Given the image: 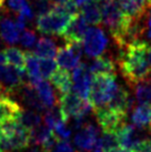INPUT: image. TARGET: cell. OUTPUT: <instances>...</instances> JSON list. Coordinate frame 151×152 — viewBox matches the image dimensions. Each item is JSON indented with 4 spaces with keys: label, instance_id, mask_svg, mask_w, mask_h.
Listing matches in <instances>:
<instances>
[{
    "label": "cell",
    "instance_id": "13",
    "mask_svg": "<svg viewBox=\"0 0 151 152\" xmlns=\"http://www.w3.org/2000/svg\"><path fill=\"white\" fill-rule=\"evenodd\" d=\"M87 22L82 16L78 13L69 22L67 29L65 30L62 37L66 42H81L84 38V34L89 29Z\"/></svg>",
    "mask_w": 151,
    "mask_h": 152
},
{
    "label": "cell",
    "instance_id": "28",
    "mask_svg": "<svg viewBox=\"0 0 151 152\" xmlns=\"http://www.w3.org/2000/svg\"><path fill=\"white\" fill-rule=\"evenodd\" d=\"M39 64H40V72H41V77L43 79H50L54 76L57 70H58V64L52 58H43V59H39Z\"/></svg>",
    "mask_w": 151,
    "mask_h": 152
},
{
    "label": "cell",
    "instance_id": "14",
    "mask_svg": "<svg viewBox=\"0 0 151 152\" xmlns=\"http://www.w3.org/2000/svg\"><path fill=\"white\" fill-rule=\"evenodd\" d=\"M19 93H20V98L22 102L27 107H29L37 112H41L46 109V107L43 106V103L39 98V94H38L36 88L30 82H27L22 86L19 89Z\"/></svg>",
    "mask_w": 151,
    "mask_h": 152
},
{
    "label": "cell",
    "instance_id": "37",
    "mask_svg": "<svg viewBox=\"0 0 151 152\" xmlns=\"http://www.w3.org/2000/svg\"><path fill=\"white\" fill-rule=\"evenodd\" d=\"M147 30H148V38L151 39V8L149 10V13H148V20H147Z\"/></svg>",
    "mask_w": 151,
    "mask_h": 152
},
{
    "label": "cell",
    "instance_id": "32",
    "mask_svg": "<svg viewBox=\"0 0 151 152\" xmlns=\"http://www.w3.org/2000/svg\"><path fill=\"white\" fill-rule=\"evenodd\" d=\"M28 4V0H4V8L16 13H19Z\"/></svg>",
    "mask_w": 151,
    "mask_h": 152
},
{
    "label": "cell",
    "instance_id": "3",
    "mask_svg": "<svg viewBox=\"0 0 151 152\" xmlns=\"http://www.w3.org/2000/svg\"><path fill=\"white\" fill-rule=\"evenodd\" d=\"M118 86L114 75H100L95 76L91 86V92L89 100L93 109L107 107L117 92Z\"/></svg>",
    "mask_w": 151,
    "mask_h": 152
},
{
    "label": "cell",
    "instance_id": "36",
    "mask_svg": "<svg viewBox=\"0 0 151 152\" xmlns=\"http://www.w3.org/2000/svg\"><path fill=\"white\" fill-rule=\"evenodd\" d=\"M71 1L78 8H81V7H84V4H89V2H92V1H96V0H71Z\"/></svg>",
    "mask_w": 151,
    "mask_h": 152
},
{
    "label": "cell",
    "instance_id": "5",
    "mask_svg": "<svg viewBox=\"0 0 151 152\" xmlns=\"http://www.w3.org/2000/svg\"><path fill=\"white\" fill-rule=\"evenodd\" d=\"M92 73L90 68L86 64H79L72 72V92L84 100H89L91 86H92Z\"/></svg>",
    "mask_w": 151,
    "mask_h": 152
},
{
    "label": "cell",
    "instance_id": "29",
    "mask_svg": "<svg viewBox=\"0 0 151 152\" xmlns=\"http://www.w3.org/2000/svg\"><path fill=\"white\" fill-rule=\"evenodd\" d=\"M54 134L57 140H61V141H67L71 137V129L67 127L66 120L59 121L54 127Z\"/></svg>",
    "mask_w": 151,
    "mask_h": 152
},
{
    "label": "cell",
    "instance_id": "18",
    "mask_svg": "<svg viewBox=\"0 0 151 152\" xmlns=\"http://www.w3.org/2000/svg\"><path fill=\"white\" fill-rule=\"evenodd\" d=\"M131 122L138 129H144L151 124V106L139 104L131 113Z\"/></svg>",
    "mask_w": 151,
    "mask_h": 152
},
{
    "label": "cell",
    "instance_id": "26",
    "mask_svg": "<svg viewBox=\"0 0 151 152\" xmlns=\"http://www.w3.org/2000/svg\"><path fill=\"white\" fill-rule=\"evenodd\" d=\"M42 121L41 115L34 110H22L20 117H19V122L28 130H34V128L40 126Z\"/></svg>",
    "mask_w": 151,
    "mask_h": 152
},
{
    "label": "cell",
    "instance_id": "41",
    "mask_svg": "<svg viewBox=\"0 0 151 152\" xmlns=\"http://www.w3.org/2000/svg\"><path fill=\"white\" fill-rule=\"evenodd\" d=\"M92 152H103V151H102V150H101L100 148H98V147H97L96 149H93Z\"/></svg>",
    "mask_w": 151,
    "mask_h": 152
},
{
    "label": "cell",
    "instance_id": "31",
    "mask_svg": "<svg viewBox=\"0 0 151 152\" xmlns=\"http://www.w3.org/2000/svg\"><path fill=\"white\" fill-rule=\"evenodd\" d=\"M20 41L21 46L26 48V49H31L36 47L37 45V36L32 30H25L22 34L20 36Z\"/></svg>",
    "mask_w": 151,
    "mask_h": 152
},
{
    "label": "cell",
    "instance_id": "34",
    "mask_svg": "<svg viewBox=\"0 0 151 152\" xmlns=\"http://www.w3.org/2000/svg\"><path fill=\"white\" fill-rule=\"evenodd\" d=\"M133 152H151V139H143Z\"/></svg>",
    "mask_w": 151,
    "mask_h": 152
},
{
    "label": "cell",
    "instance_id": "40",
    "mask_svg": "<svg viewBox=\"0 0 151 152\" xmlns=\"http://www.w3.org/2000/svg\"><path fill=\"white\" fill-rule=\"evenodd\" d=\"M55 4H62V2H65V1H67V0H52Z\"/></svg>",
    "mask_w": 151,
    "mask_h": 152
},
{
    "label": "cell",
    "instance_id": "10",
    "mask_svg": "<svg viewBox=\"0 0 151 152\" xmlns=\"http://www.w3.org/2000/svg\"><path fill=\"white\" fill-rule=\"evenodd\" d=\"M117 138L120 147L131 152H133L136 148L141 143V141L146 139L142 138L141 129H138L132 124H127V123L117 132Z\"/></svg>",
    "mask_w": 151,
    "mask_h": 152
},
{
    "label": "cell",
    "instance_id": "16",
    "mask_svg": "<svg viewBox=\"0 0 151 152\" xmlns=\"http://www.w3.org/2000/svg\"><path fill=\"white\" fill-rule=\"evenodd\" d=\"M0 37L7 45H15L20 39V29L17 27L16 21L9 18L0 20Z\"/></svg>",
    "mask_w": 151,
    "mask_h": 152
},
{
    "label": "cell",
    "instance_id": "42",
    "mask_svg": "<svg viewBox=\"0 0 151 152\" xmlns=\"http://www.w3.org/2000/svg\"><path fill=\"white\" fill-rule=\"evenodd\" d=\"M0 143H1V130H0ZM0 152H4L1 150V144H0Z\"/></svg>",
    "mask_w": 151,
    "mask_h": 152
},
{
    "label": "cell",
    "instance_id": "25",
    "mask_svg": "<svg viewBox=\"0 0 151 152\" xmlns=\"http://www.w3.org/2000/svg\"><path fill=\"white\" fill-rule=\"evenodd\" d=\"M4 53L6 57V61L9 64H11L16 68H19V69H25L27 53H25L23 51H21L18 48H15V47L6 48L4 50Z\"/></svg>",
    "mask_w": 151,
    "mask_h": 152
},
{
    "label": "cell",
    "instance_id": "20",
    "mask_svg": "<svg viewBox=\"0 0 151 152\" xmlns=\"http://www.w3.org/2000/svg\"><path fill=\"white\" fill-rule=\"evenodd\" d=\"M26 64L25 70L31 85H34L36 82L41 80V72H40V64L39 58L34 52H26Z\"/></svg>",
    "mask_w": 151,
    "mask_h": 152
},
{
    "label": "cell",
    "instance_id": "24",
    "mask_svg": "<svg viewBox=\"0 0 151 152\" xmlns=\"http://www.w3.org/2000/svg\"><path fill=\"white\" fill-rule=\"evenodd\" d=\"M134 96L139 104L151 106V79L143 80L134 85Z\"/></svg>",
    "mask_w": 151,
    "mask_h": 152
},
{
    "label": "cell",
    "instance_id": "7",
    "mask_svg": "<svg viewBox=\"0 0 151 152\" xmlns=\"http://www.w3.org/2000/svg\"><path fill=\"white\" fill-rule=\"evenodd\" d=\"M95 112H96L97 121L102 128L103 132L117 133L126 124L127 114L114 111L110 109L109 107L95 109Z\"/></svg>",
    "mask_w": 151,
    "mask_h": 152
},
{
    "label": "cell",
    "instance_id": "15",
    "mask_svg": "<svg viewBox=\"0 0 151 152\" xmlns=\"http://www.w3.org/2000/svg\"><path fill=\"white\" fill-rule=\"evenodd\" d=\"M133 99L130 97L129 92L125 88L119 86L116 94L113 96L112 100L107 107H109L110 109L118 111L120 113L127 114L131 109V107L133 106Z\"/></svg>",
    "mask_w": 151,
    "mask_h": 152
},
{
    "label": "cell",
    "instance_id": "2",
    "mask_svg": "<svg viewBox=\"0 0 151 152\" xmlns=\"http://www.w3.org/2000/svg\"><path fill=\"white\" fill-rule=\"evenodd\" d=\"M78 15V7L71 0L62 4H55L50 12L37 19V29L43 34L62 36L71 19Z\"/></svg>",
    "mask_w": 151,
    "mask_h": 152
},
{
    "label": "cell",
    "instance_id": "1",
    "mask_svg": "<svg viewBox=\"0 0 151 152\" xmlns=\"http://www.w3.org/2000/svg\"><path fill=\"white\" fill-rule=\"evenodd\" d=\"M119 67L123 78L131 85L149 79L151 76V45L141 40L127 45L122 48L119 57Z\"/></svg>",
    "mask_w": 151,
    "mask_h": 152
},
{
    "label": "cell",
    "instance_id": "21",
    "mask_svg": "<svg viewBox=\"0 0 151 152\" xmlns=\"http://www.w3.org/2000/svg\"><path fill=\"white\" fill-rule=\"evenodd\" d=\"M89 68L93 76L114 75L116 64H114V61L109 57H98L93 60V62Z\"/></svg>",
    "mask_w": 151,
    "mask_h": 152
},
{
    "label": "cell",
    "instance_id": "17",
    "mask_svg": "<svg viewBox=\"0 0 151 152\" xmlns=\"http://www.w3.org/2000/svg\"><path fill=\"white\" fill-rule=\"evenodd\" d=\"M37 90L38 94H39V98L41 102L43 103V106L46 108H52L58 104V100L55 96V92L52 90V87L51 85L46 80H40L36 82L34 85H32Z\"/></svg>",
    "mask_w": 151,
    "mask_h": 152
},
{
    "label": "cell",
    "instance_id": "12",
    "mask_svg": "<svg viewBox=\"0 0 151 152\" xmlns=\"http://www.w3.org/2000/svg\"><path fill=\"white\" fill-rule=\"evenodd\" d=\"M22 108L12 94L0 93V123L9 120H19Z\"/></svg>",
    "mask_w": 151,
    "mask_h": 152
},
{
    "label": "cell",
    "instance_id": "38",
    "mask_svg": "<svg viewBox=\"0 0 151 152\" xmlns=\"http://www.w3.org/2000/svg\"><path fill=\"white\" fill-rule=\"evenodd\" d=\"M25 152H45L42 150L41 147H39V145H34L32 148H29V149H26Z\"/></svg>",
    "mask_w": 151,
    "mask_h": 152
},
{
    "label": "cell",
    "instance_id": "22",
    "mask_svg": "<svg viewBox=\"0 0 151 152\" xmlns=\"http://www.w3.org/2000/svg\"><path fill=\"white\" fill-rule=\"evenodd\" d=\"M57 47L54 40H51L50 38H40L37 41V45L34 47V55L37 56L38 58L43 59V58H52L57 56Z\"/></svg>",
    "mask_w": 151,
    "mask_h": 152
},
{
    "label": "cell",
    "instance_id": "4",
    "mask_svg": "<svg viewBox=\"0 0 151 152\" xmlns=\"http://www.w3.org/2000/svg\"><path fill=\"white\" fill-rule=\"evenodd\" d=\"M58 106L66 121H68L70 118H72L73 120L75 119L86 120L87 115L93 109V106L91 104L90 100H84L72 91L65 94H60Z\"/></svg>",
    "mask_w": 151,
    "mask_h": 152
},
{
    "label": "cell",
    "instance_id": "11",
    "mask_svg": "<svg viewBox=\"0 0 151 152\" xmlns=\"http://www.w3.org/2000/svg\"><path fill=\"white\" fill-rule=\"evenodd\" d=\"M117 2L131 20H142L151 8V0H117Z\"/></svg>",
    "mask_w": 151,
    "mask_h": 152
},
{
    "label": "cell",
    "instance_id": "27",
    "mask_svg": "<svg viewBox=\"0 0 151 152\" xmlns=\"http://www.w3.org/2000/svg\"><path fill=\"white\" fill-rule=\"evenodd\" d=\"M61 120H65V118H63L62 112H61V110H60L58 104L50 108L48 111H46L45 115H43L45 124L48 126L49 128H51V129L55 127L59 121H61Z\"/></svg>",
    "mask_w": 151,
    "mask_h": 152
},
{
    "label": "cell",
    "instance_id": "39",
    "mask_svg": "<svg viewBox=\"0 0 151 152\" xmlns=\"http://www.w3.org/2000/svg\"><path fill=\"white\" fill-rule=\"evenodd\" d=\"M4 10V0H0V15H1V12Z\"/></svg>",
    "mask_w": 151,
    "mask_h": 152
},
{
    "label": "cell",
    "instance_id": "6",
    "mask_svg": "<svg viewBox=\"0 0 151 152\" xmlns=\"http://www.w3.org/2000/svg\"><path fill=\"white\" fill-rule=\"evenodd\" d=\"M82 41L84 52L91 58L100 57L108 47V39L106 37V34L98 27L89 28Z\"/></svg>",
    "mask_w": 151,
    "mask_h": 152
},
{
    "label": "cell",
    "instance_id": "9",
    "mask_svg": "<svg viewBox=\"0 0 151 152\" xmlns=\"http://www.w3.org/2000/svg\"><path fill=\"white\" fill-rule=\"evenodd\" d=\"M99 140V131L92 123H86L75 137V144L81 152L92 151Z\"/></svg>",
    "mask_w": 151,
    "mask_h": 152
},
{
    "label": "cell",
    "instance_id": "33",
    "mask_svg": "<svg viewBox=\"0 0 151 152\" xmlns=\"http://www.w3.org/2000/svg\"><path fill=\"white\" fill-rule=\"evenodd\" d=\"M51 152H76L73 147L68 141H61L56 144Z\"/></svg>",
    "mask_w": 151,
    "mask_h": 152
},
{
    "label": "cell",
    "instance_id": "8",
    "mask_svg": "<svg viewBox=\"0 0 151 152\" xmlns=\"http://www.w3.org/2000/svg\"><path fill=\"white\" fill-rule=\"evenodd\" d=\"M84 46L81 42H66L57 51V64L61 69L72 70L80 64Z\"/></svg>",
    "mask_w": 151,
    "mask_h": 152
},
{
    "label": "cell",
    "instance_id": "35",
    "mask_svg": "<svg viewBox=\"0 0 151 152\" xmlns=\"http://www.w3.org/2000/svg\"><path fill=\"white\" fill-rule=\"evenodd\" d=\"M19 16H21L22 18H25L27 21H28V20H32V18H34V11H32V9L30 7V4L26 6L25 8L21 10L20 12H19Z\"/></svg>",
    "mask_w": 151,
    "mask_h": 152
},
{
    "label": "cell",
    "instance_id": "19",
    "mask_svg": "<svg viewBox=\"0 0 151 152\" xmlns=\"http://www.w3.org/2000/svg\"><path fill=\"white\" fill-rule=\"evenodd\" d=\"M50 79L56 89L60 92V94L68 93L72 90V79L68 70L60 68L54 73V76Z\"/></svg>",
    "mask_w": 151,
    "mask_h": 152
},
{
    "label": "cell",
    "instance_id": "30",
    "mask_svg": "<svg viewBox=\"0 0 151 152\" xmlns=\"http://www.w3.org/2000/svg\"><path fill=\"white\" fill-rule=\"evenodd\" d=\"M32 4H34V11L37 13V16L41 17L43 15L50 12L55 6V2L52 0H34Z\"/></svg>",
    "mask_w": 151,
    "mask_h": 152
},
{
    "label": "cell",
    "instance_id": "23",
    "mask_svg": "<svg viewBox=\"0 0 151 152\" xmlns=\"http://www.w3.org/2000/svg\"><path fill=\"white\" fill-rule=\"evenodd\" d=\"M80 15L82 16L87 23H91V25L100 23L102 18H101V8L99 1L96 0V1L84 4V7H81Z\"/></svg>",
    "mask_w": 151,
    "mask_h": 152
}]
</instances>
